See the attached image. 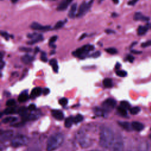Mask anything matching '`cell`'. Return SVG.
<instances>
[{"mask_svg":"<svg viewBox=\"0 0 151 151\" xmlns=\"http://www.w3.org/2000/svg\"><path fill=\"white\" fill-rule=\"evenodd\" d=\"M99 141L102 147L105 148L110 147L114 141V134L112 130L106 127H102L100 132Z\"/></svg>","mask_w":151,"mask_h":151,"instance_id":"obj_1","label":"cell"},{"mask_svg":"<svg viewBox=\"0 0 151 151\" xmlns=\"http://www.w3.org/2000/svg\"><path fill=\"white\" fill-rule=\"evenodd\" d=\"M64 136L60 133H57L52 134L48 138L47 143V151H53L58 149L63 143Z\"/></svg>","mask_w":151,"mask_h":151,"instance_id":"obj_2","label":"cell"},{"mask_svg":"<svg viewBox=\"0 0 151 151\" xmlns=\"http://www.w3.org/2000/svg\"><path fill=\"white\" fill-rule=\"evenodd\" d=\"M94 137L84 130H80L78 134L77 140L82 147H87L91 146L94 142Z\"/></svg>","mask_w":151,"mask_h":151,"instance_id":"obj_3","label":"cell"},{"mask_svg":"<svg viewBox=\"0 0 151 151\" xmlns=\"http://www.w3.org/2000/svg\"><path fill=\"white\" fill-rule=\"evenodd\" d=\"M94 49V47L91 44L84 45L81 48L77 49L76 51L73 52V55L75 57H79L80 58H84L88 54V53L93 51Z\"/></svg>","mask_w":151,"mask_h":151,"instance_id":"obj_4","label":"cell"},{"mask_svg":"<svg viewBox=\"0 0 151 151\" xmlns=\"http://www.w3.org/2000/svg\"><path fill=\"white\" fill-rule=\"evenodd\" d=\"M28 142V138L23 134H18L11 140V145L14 147L26 145Z\"/></svg>","mask_w":151,"mask_h":151,"instance_id":"obj_5","label":"cell"},{"mask_svg":"<svg viewBox=\"0 0 151 151\" xmlns=\"http://www.w3.org/2000/svg\"><path fill=\"white\" fill-rule=\"evenodd\" d=\"M93 2V1H90L88 2L83 1L80 5V7L78 8V12L76 15V17H81L83 16L84 14H86L90 9Z\"/></svg>","mask_w":151,"mask_h":151,"instance_id":"obj_6","label":"cell"},{"mask_svg":"<svg viewBox=\"0 0 151 151\" xmlns=\"http://www.w3.org/2000/svg\"><path fill=\"white\" fill-rule=\"evenodd\" d=\"M116 105V101L113 99H107L102 103V109L105 112H108L113 109Z\"/></svg>","mask_w":151,"mask_h":151,"instance_id":"obj_7","label":"cell"},{"mask_svg":"<svg viewBox=\"0 0 151 151\" xmlns=\"http://www.w3.org/2000/svg\"><path fill=\"white\" fill-rule=\"evenodd\" d=\"M27 37L31 39L30 41H27V44H29V45H32L43 40L42 35L40 34H37L36 32H33V33L27 34Z\"/></svg>","mask_w":151,"mask_h":151,"instance_id":"obj_8","label":"cell"},{"mask_svg":"<svg viewBox=\"0 0 151 151\" xmlns=\"http://www.w3.org/2000/svg\"><path fill=\"white\" fill-rule=\"evenodd\" d=\"M30 27L32 29L40 30V31H47L51 28L50 25H42L37 22H33L31 23Z\"/></svg>","mask_w":151,"mask_h":151,"instance_id":"obj_9","label":"cell"},{"mask_svg":"<svg viewBox=\"0 0 151 151\" xmlns=\"http://www.w3.org/2000/svg\"><path fill=\"white\" fill-rule=\"evenodd\" d=\"M51 114L55 119L58 120H61L64 118L63 113L61 111L58 110H52Z\"/></svg>","mask_w":151,"mask_h":151,"instance_id":"obj_10","label":"cell"},{"mask_svg":"<svg viewBox=\"0 0 151 151\" xmlns=\"http://www.w3.org/2000/svg\"><path fill=\"white\" fill-rule=\"evenodd\" d=\"M134 19L136 21H148L149 20V18L146 16H144L141 12H137L134 14Z\"/></svg>","mask_w":151,"mask_h":151,"instance_id":"obj_11","label":"cell"},{"mask_svg":"<svg viewBox=\"0 0 151 151\" xmlns=\"http://www.w3.org/2000/svg\"><path fill=\"white\" fill-rule=\"evenodd\" d=\"M71 2V1L70 0H64L62 2H61L59 5H58V6L57 7V9L58 11H64L65 10L68 6L69 5V4Z\"/></svg>","mask_w":151,"mask_h":151,"instance_id":"obj_12","label":"cell"},{"mask_svg":"<svg viewBox=\"0 0 151 151\" xmlns=\"http://www.w3.org/2000/svg\"><path fill=\"white\" fill-rule=\"evenodd\" d=\"M77 3H74L71 5L70 9L68 12V15L70 18H74L76 16V11H77Z\"/></svg>","mask_w":151,"mask_h":151,"instance_id":"obj_13","label":"cell"},{"mask_svg":"<svg viewBox=\"0 0 151 151\" xmlns=\"http://www.w3.org/2000/svg\"><path fill=\"white\" fill-rule=\"evenodd\" d=\"M42 91V90L41 89V87H36L32 90V91L31 92L30 97L32 99H34L38 96H40V94H41Z\"/></svg>","mask_w":151,"mask_h":151,"instance_id":"obj_14","label":"cell"},{"mask_svg":"<svg viewBox=\"0 0 151 151\" xmlns=\"http://www.w3.org/2000/svg\"><path fill=\"white\" fill-rule=\"evenodd\" d=\"M131 124H132V129L137 132L142 130L144 128L143 124L142 123L139 122H133Z\"/></svg>","mask_w":151,"mask_h":151,"instance_id":"obj_15","label":"cell"},{"mask_svg":"<svg viewBox=\"0 0 151 151\" xmlns=\"http://www.w3.org/2000/svg\"><path fill=\"white\" fill-rule=\"evenodd\" d=\"M13 135V132L12 130H6L1 133V139L3 140H6L12 137Z\"/></svg>","mask_w":151,"mask_h":151,"instance_id":"obj_16","label":"cell"},{"mask_svg":"<svg viewBox=\"0 0 151 151\" xmlns=\"http://www.w3.org/2000/svg\"><path fill=\"white\" fill-rule=\"evenodd\" d=\"M21 61L24 63V64H29L30 63L32 60H33V57L32 56H31L30 55L28 54H25L23 56L21 57Z\"/></svg>","mask_w":151,"mask_h":151,"instance_id":"obj_17","label":"cell"},{"mask_svg":"<svg viewBox=\"0 0 151 151\" xmlns=\"http://www.w3.org/2000/svg\"><path fill=\"white\" fill-rule=\"evenodd\" d=\"M149 27L147 25H144V26H139L138 29H137V34L139 35H143L144 34H145V33L147 32V31L148 30Z\"/></svg>","mask_w":151,"mask_h":151,"instance_id":"obj_18","label":"cell"},{"mask_svg":"<svg viewBox=\"0 0 151 151\" xmlns=\"http://www.w3.org/2000/svg\"><path fill=\"white\" fill-rule=\"evenodd\" d=\"M119 124L124 129L126 130H130L132 127V124H130L129 122H118Z\"/></svg>","mask_w":151,"mask_h":151,"instance_id":"obj_19","label":"cell"},{"mask_svg":"<svg viewBox=\"0 0 151 151\" xmlns=\"http://www.w3.org/2000/svg\"><path fill=\"white\" fill-rule=\"evenodd\" d=\"M28 108H27L25 106H21L20 107H19V109H18V114L22 117H24L25 116H26L28 113Z\"/></svg>","mask_w":151,"mask_h":151,"instance_id":"obj_20","label":"cell"},{"mask_svg":"<svg viewBox=\"0 0 151 151\" xmlns=\"http://www.w3.org/2000/svg\"><path fill=\"white\" fill-rule=\"evenodd\" d=\"M49 63H50V64L52 66L54 71L55 73H57L58 70V65L57 60L55 58H52L50 60Z\"/></svg>","mask_w":151,"mask_h":151,"instance_id":"obj_21","label":"cell"},{"mask_svg":"<svg viewBox=\"0 0 151 151\" xmlns=\"http://www.w3.org/2000/svg\"><path fill=\"white\" fill-rule=\"evenodd\" d=\"M103 86L106 88H111L113 86L111 79L109 78H104L103 81Z\"/></svg>","mask_w":151,"mask_h":151,"instance_id":"obj_22","label":"cell"},{"mask_svg":"<svg viewBox=\"0 0 151 151\" xmlns=\"http://www.w3.org/2000/svg\"><path fill=\"white\" fill-rule=\"evenodd\" d=\"M17 120V117H12V116H9L6 117L2 119V122L4 123H13Z\"/></svg>","mask_w":151,"mask_h":151,"instance_id":"obj_23","label":"cell"},{"mask_svg":"<svg viewBox=\"0 0 151 151\" xmlns=\"http://www.w3.org/2000/svg\"><path fill=\"white\" fill-rule=\"evenodd\" d=\"M73 123H74V118L73 117V116H69L65 119L64 122V125L66 127H70L72 126Z\"/></svg>","mask_w":151,"mask_h":151,"instance_id":"obj_24","label":"cell"},{"mask_svg":"<svg viewBox=\"0 0 151 151\" xmlns=\"http://www.w3.org/2000/svg\"><path fill=\"white\" fill-rule=\"evenodd\" d=\"M28 99V96L26 93H21L18 97V100L19 102L23 103L26 101Z\"/></svg>","mask_w":151,"mask_h":151,"instance_id":"obj_25","label":"cell"},{"mask_svg":"<svg viewBox=\"0 0 151 151\" xmlns=\"http://www.w3.org/2000/svg\"><path fill=\"white\" fill-rule=\"evenodd\" d=\"M16 109L13 107H8L6 109H5L3 113L4 114H14L15 113H16Z\"/></svg>","mask_w":151,"mask_h":151,"instance_id":"obj_26","label":"cell"},{"mask_svg":"<svg viewBox=\"0 0 151 151\" xmlns=\"http://www.w3.org/2000/svg\"><path fill=\"white\" fill-rule=\"evenodd\" d=\"M94 111L95 112V114L99 116H103L104 114V113H106L102 108H99L97 107H96L94 108Z\"/></svg>","mask_w":151,"mask_h":151,"instance_id":"obj_27","label":"cell"},{"mask_svg":"<svg viewBox=\"0 0 151 151\" xmlns=\"http://www.w3.org/2000/svg\"><path fill=\"white\" fill-rule=\"evenodd\" d=\"M117 111L119 112V113L121 115V116H127V110H126V109H124L123 107H122V106H118V107H117Z\"/></svg>","mask_w":151,"mask_h":151,"instance_id":"obj_28","label":"cell"},{"mask_svg":"<svg viewBox=\"0 0 151 151\" xmlns=\"http://www.w3.org/2000/svg\"><path fill=\"white\" fill-rule=\"evenodd\" d=\"M83 120V116L81 114H78L74 117V123H78Z\"/></svg>","mask_w":151,"mask_h":151,"instance_id":"obj_29","label":"cell"},{"mask_svg":"<svg viewBox=\"0 0 151 151\" xmlns=\"http://www.w3.org/2000/svg\"><path fill=\"white\" fill-rule=\"evenodd\" d=\"M120 106H122V107H123L124 109L127 110V109H130V103L128 101L124 100V101H122L120 102Z\"/></svg>","mask_w":151,"mask_h":151,"instance_id":"obj_30","label":"cell"},{"mask_svg":"<svg viewBox=\"0 0 151 151\" xmlns=\"http://www.w3.org/2000/svg\"><path fill=\"white\" fill-rule=\"evenodd\" d=\"M140 111V109L139 107H133L130 109V112L132 114H136Z\"/></svg>","mask_w":151,"mask_h":151,"instance_id":"obj_31","label":"cell"},{"mask_svg":"<svg viewBox=\"0 0 151 151\" xmlns=\"http://www.w3.org/2000/svg\"><path fill=\"white\" fill-rule=\"evenodd\" d=\"M105 51L110 54H115L117 52V50L113 47H110V48H106Z\"/></svg>","mask_w":151,"mask_h":151,"instance_id":"obj_32","label":"cell"},{"mask_svg":"<svg viewBox=\"0 0 151 151\" xmlns=\"http://www.w3.org/2000/svg\"><path fill=\"white\" fill-rule=\"evenodd\" d=\"M58 103L59 104L62 106H65L68 103V100L67 99L65 98V97H63V98H61L59 101H58Z\"/></svg>","mask_w":151,"mask_h":151,"instance_id":"obj_33","label":"cell"},{"mask_svg":"<svg viewBox=\"0 0 151 151\" xmlns=\"http://www.w3.org/2000/svg\"><path fill=\"white\" fill-rule=\"evenodd\" d=\"M116 74L119 76V77H126L127 76V72L126 71L124 70H117L116 72Z\"/></svg>","mask_w":151,"mask_h":151,"instance_id":"obj_34","label":"cell"},{"mask_svg":"<svg viewBox=\"0 0 151 151\" xmlns=\"http://www.w3.org/2000/svg\"><path fill=\"white\" fill-rule=\"evenodd\" d=\"M15 104V101L14 99H9L6 101V105L8 107H13Z\"/></svg>","mask_w":151,"mask_h":151,"instance_id":"obj_35","label":"cell"},{"mask_svg":"<svg viewBox=\"0 0 151 151\" xmlns=\"http://www.w3.org/2000/svg\"><path fill=\"white\" fill-rule=\"evenodd\" d=\"M64 22L63 21H59L55 24V25L54 27V29H58V28L62 27L64 25Z\"/></svg>","mask_w":151,"mask_h":151,"instance_id":"obj_36","label":"cell"},{"mask_svg":"<svg viewBox=\"0 0 151 151\" xmlns=\"http://www.w3.org/2000/svg\"><path fill=\"white\" fill-rule=\"evenodd\" d=\"M40 58L41 60L44 61V62H46L47 61V55L46 53L45 52H42L40 55Z\"/></svg>","mask_w":151,"mask_h":151,"instance_id":"obj_37","label":"cell"},{"mask_svg":"<svg viewBox=\"0 0 151 151\" xmlns=\"http://www.w3.org/2000/svg\"><path fill=\"white\" fill-rule=\"evenodd\" d=\"M57 35L52 36V37L50 38V40H49V45H51V44H53L54 42L57 40Z\"/></svg>","mask_w":151,"mask_h":151,"instance_id":"obj_38","label":"cell"},{"mask_svg":"<svg viewBox=\"0 0 151 151\" xmlns=\"http://www.w3.org/2000/svg\"><path fill=\"white\" fill-rule=\"evenodd\" d=\"M1 35L2 36V37H4L6 40H8V38L9 37V34L6 32H5V31H1Z\"/></svg>","mask_w":151,"mask_h":151,"instance_id":"obj_39","label":"cell"},{"mask_svg":"<svg viewBox=\"0 0 151 151\" xmlns=\"http://www.w3.org/2000/svg\"><path fill=\"white\" fill-rule=\"evenodd\" d=\"M36 109V106L34 104H31L28 106V109L30 111H33L35 110Z\"/></svg>","mask_w":151,"mask_h":151,"instance_id":"obj_40","label":"cell"},{"mask_svg":"<svg viewBox=\"0 0 151 151\" xmlns=\"http://www.w3.org/2000/svg\"><path fill=\"white\" fill-rule=\"evenodd\" d=\"M150 45H151V40L147 41L142 44V47H146L150 46Z\"/></svg>","mask_w":151,"mask_h":151,"instance_id":"obj_41","label":"cell"},{"mask_svg":"<svg viewBox=\"0 0 151 151\" xmlns=\"http://www.w3.org/2000/svg\"><path fill=\"white\" fill-rule=\"evenodd\" d=\"M19 50L21 51H26V52H29V51H31L32 50L31 48H27V47H21L19 48Z\"/></svg>","mask_w":151,"mask_h":151,"instance_id":"obj_42","label":"cell"},{"mask_svg":"<svg viewBox=\"0 0 151 151\" xmlns=\"http://www.w3.org/2000/svg\"><path fill=\"white\" fill-rule=\"evenodd\" d=\"M100 54H101L100 51H97L96 52H94V53L91 55V56H92L93 57H94V58H97V57H99V56L100 55Z\"/></svg>","mask_w":151,"mask_h":151,"instance_id":"obj_43","label":"cell"},{"mask_svg":"<svg viewBox=\"0 0 151 151\" xmlns=\"http://www.w3.org/2000/svg\"><path fill=\"white\" fill-rule=\"evenodd\" d=\"M134 59V57H133V56H132V55H130V54L127 55V60L129 62L132 63V62L133 61Z\"/></svg>","mask_w":151,"mask_h":151,"instance_id":"obj_44","label":"cell"},{"mask_svg":"<svg viewBox=\"0 0 151 151\" xmlns=\"http://www.w3.org/2000/svg\"><path fill=\"white\" fill-rule=\"evenodd\" d=\"M42 93L44 95H47L50 93V89L48 88H44L42 90Z\"/></svg>","mask_w":151,"mask_h":151,"instance_id":"obj_45","label":"cell"},{"mask_svg":"<svg viewBox=\"0 0 151 151\" xmlns=\"http://www.w3.org/2000/svg\"><path fill=\"white\" fill-rule=\"evenodd\" d=\"M137 2V1H131L128 2L127 4H128V5H134Z\"/></svg>","mask_w":151,"mask_h":151,"instance_id":"obj_46","label":"cell"},{"mask_svg":"<svg viewBox=\"0 0 151 151\" xmlns=\"http://www.w3.org/2000/svg\"><path fill=\"white\" fill-rule=\"evenodd\" d=\"M105 32L107 33V34H112V33H114V31L113 30H111V29H106L105 30Z\"/></svg>","mask_w":151,"mask_h":151,"instance_id":"obj_47","label":"cell"},{"mask_svg":"<svg viewBox=\"0 0 151 151\" xmlns=\"http://www.w3.org/2000/svg\"><path fill=\"white\" fill-rule=\"evenodd\" d=\"M131 52H133V53H134V54H140V53H141V52H142L141 51H136V50H131Z\"/></svg>","mask_w":151,"mask_h":151,"instance_id":"obj_48","label":"cell"},{"mask_svg":"<svg viewBox=\"0 0 151 151\" xmlns=\"http://www.w3.org/2000/svg\"><path fill=\"white\" fill-rule=\"evenodd\" d=\"M87 35V34H86V33H84V34H83L82 35H81V36L80 37V38H79V40H82V39H83Z\"/></svg>","mask_w":151,"mask_h":151,"instance_id":"obj_49","label":"cell"},{"mask_svg":"<svg viewBox=\"0 0 151 151\" xmlns=\"http://www.w3.org/2000/svg\"><path fill=\"white\" fill-rule=\"evenodd\" d=\"M4 65H5V63L2 60V61H1V65H0V66H1V69H2V68L4 67Z\"/></svg>","mask_w":151,"mask_h":151,"instance_id":"obj_50","label":"cell"},{"mask_svg":"<svg viewBox=\"0 0 151 151\" xmlns=\"http://www.w3.org/2000/svg\"><path fill=\"white\" fill-rule=\"evenodd\" d=\"M117 14L116 13H115V12H113L111 14V17H117Z\"/></svg>","mask_w":151,"mask_h":151,"instance_id":"obj_51","label":"cell"},{"mask_svg":"<svg viewBox=\"0 0 151 151\" xmlns=\"http://www.w3.org/2000/svg\"><path fill=\"white\" fill-rule=\"evenodd\" d=\"M120 64L117 63L116 64V68H117V69L119 68L120 67Z\"/></svg>","mask_w":151,"mask_h":151,"instance_id":"obj_52","label":"cell"},{"mask_svg":"<svg viewBox=\"0 0 151 151\" xmlns=\"http://www.w3.org/2000/svg\"><path fill=\"white\" fill-rule=\"evenodd\" d=\"M113 3H114V4H117V3H119V1H113Z\"/></svg>","mask_w":151,"mask_h":151,"instance_id":"obj_53","label":"cell"},{"mask_svg":"<svg viewBox=\"0 0 151 151\" xmlns=\"http://www.w3.org/2000/svg\"><path fill=\"white\" fill-rule=\"evenodd\" d=\"M37 50L38 51V50H39V48H38V47H36V48H35V53H36V52H37Z\"/></svg>","mask_w":151,"mask_h":151,"instance_id":"obj_54","label":"cell"},{"mask_svg":"<svg viewBox=\"0 0 151 151\" xmlns=\"http://www.w3.org/2000/svg\"><path fill=\"white\" fill-rule=\"evenodd\" d=\"M18 1L17 0V1H11V2H12V3H15V2H17Z\"/></svg>","mask_w":151,"mask_h":151,"instance_id":"obj_55","label":"cell"},{"mask_svg":"<svg viewBox=\"0 0 151 151\" xmlns=\"http://www.w3.org/2000/svg\"><path fill=\"white\" fill-rule=\"evenodd\" d=\"M149 137H150V139H151V134H150V136H149Z\"/></svg>","mask_w":151,"mask_h":151,"instance_id":"obj_56","label":"cell"},{"mask_svg":"<svg viewBox=\"0 0 151 151\" xmlns=\"http://www.w3.org/2000/svg\"><path fill=\"white\" fill-rule=\"evenodd\" d=\"M91 151H97V150H91Z\"/></svg>","mask_w":151,"mask_h":151,"instance_id":"obj_57","label":"cell"}]
</instances>
